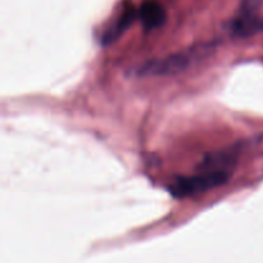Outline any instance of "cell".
<instances>
[{"instance_id":"6da1fadb","label":"cell","mask_w":263,"mask_h":263,"mask_svg":"<svg viewBox=\"0 0 263 263\" xmlns=\"http://www.w3.org/2000/svg\"><path fill=\"white\" fill-rule=\"evenodd\" d=\"M215 49L213 44H199L190 48L172 53L162 58L153 59L139 68V76L143 77H168L182 73L192 68L210 55Z\"/></svg>"},{"instance_id":"7a4b0ae2","label":"cell","mask_w":263,"mask_h":263,"mask_svg":"<svg viewBox=\"0 0 263 263\" xmlns=\"http://www.w3.org/2000/svg\"><path fill=\"white\" fill-rule=\"evenodd\" d=\"M230 179V172H199L194 176L176 177L168 185V192L176 198H186L222 186Z\"/></svg>"},{"instance_id":"3957f363","label":"cell","mask_w":263,"mask_h":263,"mask_svg":"<svg viewBox=\"0 0 263 263\" xmlns=\"http://www.w3.org/2000/svg\"><path fill=\"white\" fill-rule=\"evenodd\" d=\"M239 146H231V148L222 149V151L213 152L207 154L204 158L198 164V171L199 172H230L236 164L240 154Z\"/></svg>"},{"instance_id":"277c9868","label":"cell","mask_w":263,"mask_h":263,"mask_svg":"<svg viewBox=\"0 0 263 263\" xmlns=\"http://www.w3.org/2000/svg\"><path fill=\"white\" fill-rule=\"evenodd\" d=\"M231 33L238 37H251L263 31V18L257 13H239L229 26Z\"/></svg>"},{"instance_id":"5b68a950","label":"cell","mask_w":263,"mask_h":263,"mask_svg":"<svg viewBox=\"0 0 263 263\" xmlns=\"http://www.w3.org/2000/svg\"><path fill=\"white\" fill-rule=\"evenodd\" d=\"M138 13L146 30H154V28L161 27L167 21V13L163 5L154 0H148V2L143 3Z\"/></svg>"},{"instance_id":"8992f818","label":"cell","mask_w":263,"mask_h":263,"mask_svg":"<svg viewBox=\"0 0 263 263\" xmlns=\"http://www.w3.org/2000/svg\"><path fill=\"white\" fill-rule=\"evenodd\" d=\"M136 15H139V13H136V10L134 8H128L125 12L122 13L120 18L103 33L102 36V44L103 45L108 46L110 44L116 43L126 31L128 30L133 22L135 21Z\"/></svg>"}]
</instances>
